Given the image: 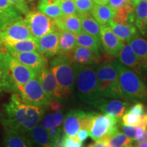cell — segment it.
<instances>
[{
	"instance_id": "9a60e30c",
	"label": "cell",
	"mask_w": 147,
	"mask_h": 147,
	"mask_svg": "<svg viewBox=\"0 0 147 147\" xmlns=\"http://www.w3.org/2000/svg\"><path fill=\"white\" fill-rule=\"evenodd\" d=\"M100 40L105 52L112 57L118 56L125 45L107 25H100Z\"/></svg>"
},
{
	"instance_id": "ac0fdd59",
	"label": "cell",
	"mask_w": 147,
	"mask_h": 147,
	"mask_svg": "<svg viewBox=\"0 0 147 147\" xmlns=\"http://www.w3.org/2000/svg\"><path fill=\"white\" fill-rule=\"evenodd\" d=\"M3 129L5 147H30V142L27 135L8 127H3Z\"/></svg>"
},
{
	"instance_id": "ffe728a7",
	"label": "cell",
	"mask_w": 147,
	"mask_h": 147,
	"mask_svg": "<svg viewBox=\"0 0 147 147\" xmlns=\"http://www.w3.org/2000/svg\"><path fill=\"white\" fill-rule=\"evenodd\" d=\"M72 63L80 65H91L98 63L100 57L87 48L76 46L69 55Z\"/></svg>"
},
{
	"instance_id": "5b68a950",
	"label": "cell",
	"mask_w": 147,
	"mask_h": 147,
	"mask_svg": "<svg viewBox=\"0 0 147 147\" xmlns=\"http://www.w3.org/2000/svg\"><path fill=\"white\" fill-rule=\"evenodd\" d=\"M101 95L110 99H123L125 97L119 86V74L113 61L105 62L95 68Z\"/></svg>"
},
{
	"instance_id": "f546056e",
	"label": "cell",
	"mask_w": 147,
	"mask_h": 147,
	"mask_svg": "<svg viewBox=\"0 0 147 147\" xmlns=\"http://www.w3.org/2000/svg\"><path fill=\"white\" fill-rule=\"evenodd\" d=\"M100 140L103 141L108 147H128L133 144V140L119 130L113 135L103 138Z\"/></svg>"
},
{
	"instance_id": "3957f363",
	"label": "cell",
	"mask_w": 147,
	"mask_h": 147,
	"mask_svg": "<svg viewBox=\"0 0 147 147\" xmlns=\"http://www.w3.org/2000/svg\"><path fill=\"white\" fill-rule=\"evenodd\" d=\"M113 63L118 71L120 89L126 100L147 99V87L138 74L123 65L119 60H114Z\"/></svg>"
},
{
	"instance_id": "f6af8a7d",
	"label": "cell",
	"mask_w": 147,
	"mask_h": 147,
	"mask_svg": "<svg viewBox=\"0 0 147 147\" xmlns=\"http://www.w3.org/2000/svg\"><path fill=\"white\" fill-rule=\"evenodd\" d=\"M109 0H94V1L97 4H101V5H104L107 4L108 3Z\"/></svg>"
},
{
	"instance_id": "6da1fadb",
	"label": "cell",
	"mask_w": 147,
	"mask_h": 147,
	"mask_svg": "<svg viewBox=\"0 0 147 147\" xmlns=\"http://www.w3.org/2000/svg\"><path fill=\"white\" fill-rule=\"evenodd\" d=\"M44 115L43 108L32 106L22 100L19 93L12 95L0 111V123L3 127L13 128L25 135L39 124Z\"/></svg>"
},
{
	"instance_id": "7bdbcfd3",
	"label": "cell",
	"mask_w": 147,
	"mask_h": 147,
	"mask_svg": "<svg viewBox=\"0 0 147 147\" xmlns=\"http://www.w3.org/2000/svg\"><path fill=\"white\" fill-rule=\"evenodd\" d=\"M10 23H12V22L0 12V31L1 29H3L6 25H8Z\"/></svg>"
},
{
	"instance_id": "603a6c76",
	"label": "cell",
	"mask_w": 147,
	"mask_h": 147,
	"mask_svg": "<svg viewBox=\"0 0 147 147\" xmlns=\"http://www.w3.org/2000/svg\"><path fill=\"white\" fill-rule=\"evenodd\" d=\"M76 47V35L59 29V55L69 56Z\"/></svg>"
},
{
	"instance_id": "e575fe53",
	"label": "cell",
	"mask_w": 147,
	"mask_h": 147,
	"mask_svg": "<svg viewBox=\"0 0 147 147\" xmlns=\"http://www.w3.org/2000/svg\"><path fill=\"white\" fill-rule=\"evenodd\" d=\"M0 12L11 22L22 18V14L9 2L8 0H0Z\"/></svg>"
},
{
	"instance_id": "60d3db41",
	"label": "cell",
	"mask_w": 147,
	"mask_h": 147,
	"mask_svg": "<svg viewBox=\"0 0 147 147\" xmlns=\"http://www.w3.org/2000/svg\"><path fill=\"white\" fill-rule=\"evenodd\" d=\"M108 2L110 3V6L111 7L115 12H117L119 9L127 4L130 2L129 0H109Z\"/></svg>"
},
{
	"instance_id": "ee69618b",
	"label": "cell",
	"mask_w": 147,
	"mask_h": 147,
	"mask_svg": "<svg viewBox=\"0 0 147 147\" xmlns=\"http://www.w3.org/2000/svg\"><path fill=\"white\" fill-rule=\"evenodd\" d=\"M88 147H108L105 143H104L102 140L96 141L95 143H92V144H89Z\"/></svg>"
},
{
	"instance_id": "f907efd6",
	"label": "cell",
	"mask_w": 147,
	"mask_h": 147,
	"mask_svg": "<svg viewBox=\"0 0 147 147\" xmlns=\"http://www.w3.org/2000/svg\"><path fill=\"white\" fill-rule=\"evenodd\" d=\"M29 1H34V0H29Z\"/></svg>"
},
{
	"instance_id": "2e32d148",
	"label": "cell",
	"mask_w": 147,
	"mask_h": 147,
	"mask_svg": "<svg viewBox=\"0 0 147 147\" xmlns=\"http://www.w3.org/2000/svg\"><path fill=\"white\" fill-rule=\"evenodd\" d=\"M10 54L18 62L31 67L39 72L43 67L47 66V61L45 57L38 51L12 53Z\"/></svg>"
},
{
	"instance_id": "681fc988",
	"label": "cell",
	"mask_w": 147,
	"mask_h": 147,
	"mask_svg": "<svg viewBox=\"0 0 147 147\" xmlns=\"http://www.w3.org/2000/svg\"><path fill=\"white\" fill-rule=\"evenodd\" d=\"M128 147H136V146H133V145H130V146H129Z\"/></svg>"
},
{
	"instance_id": "e0dca14e",
	"label": "cell",
	"mask_w": 147,
	"mask_h": 147,
	"mask_svg": "<svg viewBox=\"0 0 147 147\" xmlns=\"http://www.w3.org/2000/svg\"><path fill=\"white\" fill-rule=\"evenodd\" d=\"M117 57H119V61L123 65L136 71L138 74L142 72L144 67L129 43L124 45Z\"/></svg>"
},
{
	"instance_id": "74e56055",
	"label": "cell",
	"mask_w": 147,
	"mask_h": 147,
	"mask_svg": "<svg viewBox=\"0 0 147 147\" xmlns=\"http://www.w3.org/2000/svg\"><path fill=\"white\" fill-rule=\"evenodd\" d=\"M61 144L62 147H82V142H80L76 138V136L70 137L69 136H63L61 140Z\"/></svg>"
},
{
	"instance_id": "5bb4252c",
	"label": "cell",
	"mask_w": 147,
	"mask_h": 147,
	"mask_svg": "<svg viewBox=\"0 0 147 147\" xmlns=\"http://www.w3.org/2000/svg\"><path fill=\"white\" fill-rule=\"evenodd\" d=\"M129 106V103L119 99L110 100V98L102 97L96 103L95 107L106 115L115 117L119 121L126 113Z\"/></svg>"
},
{
	"instance_id": "9c48e42d",
	"label": "cell",
	"mask_w": 147,
	"mask_h": 147,
	"mask_svg": "<svg viewBox=\"0 0 147 147\" xmlns=\"http://www.w3.org/2000/svg\"><path fill=\"white\" fill-rule=\"evenodd\" d=\"M24 21L36 40L39 39L57 29L54 20L40 11H29Z\"/></svg>"
},
{
	"instance_id": "7c38bea8",
	"label": "cell",
	"mask_w": 147,
	"mask_h": 147,
	"mask_svg": "<svg viewBox=\"0 0 147 147\" xmlns=\"http://www.w3.org/2000/svg\"><path fill=\"white\" fill-rule=\"evenodd\" d=\"M42 89L50 100L60 102L63 99L54 75L47 67H43L38 74Z\"/></svg>"
},
{
	"instance_id": "484cf974",
	"label": "cell",
	"mask_w": 147,
	"mask_h": 147,
	"mask_svg": "<svg viewBox=\"0 0 147 147\" xmlns=\"http://www.w3.org/2000/svg\"><path fill=\"white\" fill-rule=\"evenodd\" d=\"M76 46L87 48L100 58V53L102 51L101 41L95 37L81 32L76 34Z\"/></svg>"
},
{
	"instance_id": "d4e9b609",
	"label": "cell",
	"mask_w": 147,
	"mask_h": 147,
	"mask_svg": "<svg viewBox=\"0 0 147 147\" xmlns=\"http://www.w3.org/2000/svg\"><path fill=\"white\" fill-rule=\"evenodd\" d=\"M78 16L80 19L82 30L100 40V25L91 13L80 14Z\"/></svg>"
},
{
	"instance_id": "4316f807",
	"label": "cell",
	"mask_w": 147,
	"mask_h": 147,
	"mask_svg": "<svg viewBox=\"0 0 147 147\" xmlns=\"http://www.w3.org/2000/svg\"><path fill=\"white\" fill-rule=\"evenodd\" d=\"M91 14L101 25H108L113 21L115 12L107 4H95Z\"/></svg>"
},
{
	"instance_id": "d590c367",
	"label": "cell",
	"mask_w": 147,
	"mask_h": 147,
	"mask_svg": "<svg viewBox=\"0 0 147 147\" xmlns=\"http://www.w3.org/2000/svg\"><path fill=\"white\" fill-rule=\"evenodd\" d=\"M78 14L91 13L95 3L93 0H74Z\"/></svg>"
},
{
	"instance_id": "7402d4cb",
	"label": "cell",
	"mask_w": 147,
	"mask_h": 147,
	"mask_svg": "<svg viewBox=\"0 0 147 147\" xmlns=\"http://www.w3.org/2000/svg\"><path fill=\"white\" fill-rule=\"evenodd\" d=\"M5 51L9 53L31 52L38 51L37 40L34 38H30L20 41H11L4 43Z\"/></svg>"
},
{
	"instance_id": "f35d334b",
	"label": "cell",
	"mask_w": 147,
	"mask_h": 147,
	"mask_svg": "<svg viewBox=\"0 0 147 147\" xmlns=\"http://www.w3.org/2000/svg\"><path fill=\"white\" fill-rule=\"evenodd\" d=\"M8 1L21 14H26L29 11L26 0H8Z\"/></svg>"
},
{
	"instance_id": "ab89813d",
	"label": "cell",
	"mask_w": 147,
	"mask_h": 147,
	"mask_svg": "<svg viewBox=\"0 0 147 147\" xmlns=\"http://www.w3.org/2000/svg\"><path fill=\"white\" fill-rule=\"evenodd\" d=\"M126 112L135 114L138 116H143L147 113V108L142 103L138 102L127 110Z\"/></svg>"
},
{
	"instance_id": "7dc6e473",
	"label": "cell",
	"mask_w": 147,
	"mask_h": 147,
	"mask_svg": "<svg viewBox=\"0 0 147 147\" xmlns=\"http://www.w3.org/2000/svg\"><path fill=\"white\" fill-rule=\"evenodd\" d=\"M136 147H147V142H144L137 145Z\"/></svg>"
},
{
	"instance_id": "4fadbf2b",
	"label": "cell",
	"mask_w": 147,
	"mask_h": 147,
	"mask_svg": "<svg viewBox=\"0 0 147 147\" xmlns=\"http://www.w3.org/2000/svg\"><path fill=\"white\" fill-rule=\"evenodd\" d=\"M59 29H56L45 35L37 40L38 52L46 59L52 58L59 55Z\"/></svg>"
},
{
	"instance_id": "52a82bcc",
	"label": "cell",
	"mask_w": 147,
	"mask_h": 147,
	"mask_svg": "<svg viewBox=\"0 0 147 147\" xmlns=\"http://www.w3.org/2000/svg\"><path fill=\"white\" fill-rule=\"evenodd\" d=\"M0 57L3 60L11 79L16 87L32 80L38 76V71L18 62L8 52L0 53Z\"/></svg>"
},
{
	"instance_id": "30bf717a",
	"label": "cell",
	"mask_w": 147,
	"mask_h": 147,
	"mask_svg": "<svg viewBox=\"0 0 147 147\" xmlns=\"http://www.w3.org/2000/svg\"><path fill=\"white\" fill-rule=\"evenodd\" d=\"M34 38L23 18L9 23L0 31V53H6L4 43ZM35 39V38H34Z\"/></svg>"
},
{
	"instance_id": "816d5d0a",
	"label": "cell",
	"mask_w": 147,
	"mask_h": 147,
	"mask_svg": "<svg viewBox=\"0 0 147 147\" xmlns=\"http://www.w3.org/2000/svg\"><path fill=\"white\" fill-rule=\"evenodd\" d=\"M146 26H147V18H146Z\"/></svg>"
},
{
	"instance_id": "c3c4849f",
	"label": "cell",
	"mask_w": 147,
	"mask_h": 147,
	"mask_svg": "<svg viewBox=\"0 0 147 147\" xmlns=\"http://www.w3.org/2000/svg\"><path fill=\"white\" fill-rule=\"evenodd\" d=\"M130 1H131V2L133 3L134 4V6H136V5L140 1H141V0H129Z\"/></svg>"
},
{
	"instance_id": "83f0119b",
	"label": "cell",
	"mask_w": 147,
	"mask_h": 147,
	"mask_svg": "<svg viewBox=\"0 0 147 147\" xmlns=\"http://www.w3.org/2000/svg\"><path fill=\"white\" fill-rule=\"evenodd\" d=\"M144 68H147V40L138 35L129 42Z\"/></svg>"
},
{
	"instance_id": "7a4b0ae2",
	"label": "cell",
	"mask_w": 147,
	"mask_h": 147,
	"mask_svg": "<svg viewBox=\"0 0 147 147\" xmlns=\"http://www.w3.org/2000/svg\"><path fill=\"white\" fill-rule=\"evenodd\" d=\"M77 91L82 102L95 106L102 98L95 68L93 66L75 64L74 65Z\"/></svg>"
},
{
	"instance_id": "bcb514c9",
	"label": "cell",
	"mask_w": 147,
	"mask_h": 147,
	"mask_svg": "<svg viewBox=\"0 0 147 147\" xmlns=\"http://www.w3.org/2000/svg\"><path fill=\"white\" fill-rule=\"evenodd\" d=\"M40 1L43 3H55L57 1H58V0H40Z\"/></svg>"
},
{
	"instance_id": "d6986e66",
	"label": "cell",
	"mask_w": 147,
	"mask_h": 147,
	"mask_svg": "<svg viewBox=\"0 0 147 147\" xmlns=\"http://www.w3.org/2000/svg\"><path fill=\"white\" fill-rule=\"evenodd\" d=\"M108 26L121 41L127 43L134 37L139 35L136 27L133 23H120L112 21Z\"/></svg>"
},
{
	"instance_id": "4dcf8cb0",
	"label": "cell",
	"mask_w": 147,
	"mask_h": 147,
	"mask_svg": "<svg viewBox=\"0 0 147 147\" xmlns=\"http://www.w3.org/2000/svg\"><path fill=\"white\" fill-rule=\"evenodd\" d=\"M17 91V87L11 79L3 60L0 57V94Z\"/></svg>"
},
{
	"instance_id": "f1b7e54d",
	"label": "cell",
	"mask_w": 147,
	"mask_h": 147,
	"mask_svg": "<svg viewBox=\"0 0 147 147\" xmlns=\"http://www.w3.org/2000/svg\"><path fill=\"white\" fill-rule=\"evenodd\" d=\"M33 142L38 147H54L49 134L41 125H38L29 133Z\"/></svg>"
},
{
	"instance_id": "8d00e7d4",
	"label": "cell",
	"mask_w": 147,
	"mask_h": 147,
	"mask_svg": "<svg viewBox=\"0 0 147 147\" xmlns=\"http://www.w3.org/2000/svg\"><path fill=\"white\" fill-rule=\"evenodd\" d=\"M63 15L78 14L74 0H58Z\"/></svg>"
},
{
	"instance_id": "1f68e13d",
	"label": "cell",
	"mask_w": 147,
	"mask_h": 147,
	"mask_svg": "<svg viewBox=\"0 0 147 147\" xmlns=\"http://www.w3.org/2000/svg\"><path fill=\"white\" fill-rule=\"evenodd\" d=\"M64 120V116L61 112H55V113H49L46 115L40 121L41 125L47 131L52 128L57 127L61 126Z\"/></svg>"
},
{
	"instance_id": "44dd1931",
	"label": "cell",
	"mask_w": 147,
	"mask_h": 147,
	"mask_svg": "<svg viewBox=\"0 0 147 147\" xmlns=\"http://www.w3.org/2000/svg\"><path fill=\"white\" fill-rule=\"evenodd\" d=\"M53 20L55 25L60 30L71 32L76 35L82 32L81 23L78 14L63 15Z\"/></svg>"
},
{
	"instance_id": "277c9868",
	"label": "cell",
	"mask_w": 147,
	"mask_h": 147,
	"mask_svg": "<svg viewBox=\"0 0 147 147\" xmlns=\"http://www.w3.org/2000/svg\"><path fill=\"white\" fill-rule=\"evenodd\" d=\"M70 57L59 55L50 62V70L54 75L63 98L67 99L72 92L75 84V74Z\"/></svg>"
},
{
	"instance_id": "d6a6232c",
	"label": "cell",
	"mask_w": 147,
	"mask_h": 147,
	"mask_svg": "<svg viewBox=\"0 0 147 147\" xmlns=\"http://www.w3.org/2000/svg\"><path fill=\"white\" fill-rule=\"evenodd\" d=\"M38 10L42 13L46 14L53 19H55L63 16V13L61 10L58 1L53 3H47L40 1L38 3Z\"/></svg>"
},
{
	"instance_id": "cb8c5ba5",
	"label": "cell",
	"mask_w": 147,
	"mask_h": 147,
	"mask_svg": "<svg viewBox=\"0 0 147 147\" xmlns=\"http://www.w3.org/2000/svg\"><path fill=\"white\" fill-rule=\"evenodd\" d=\"M135 26L138 29L140 32L145 35L147 32V0H141L135 6L134 12Z\"/></svg>"
},
{
	"instance_id": "8992f818",
	"label": "cell",
	"mask_w": 147,
	"mask_h": 147,
	"mask_svg": "<svg viewBox=\"0 0 147 147\" xmlns=\"http://www.w3.org/2000/svg\"><path fill=\"white\" fill-rule=\"evenodd\" d=\"M17 91L22 100L27 104L43 109L49 105L50 100L46 96L38 76L25 84L18 86Z\"/></svg>"
},
{
	"instance_id": "ba28073f",
	"label": "cell",
	"mask_w": 147,
	"mask_h": 147,
	"mask_svg": "<svg viewBox=\"0 0 147 147\" xmlns=\"http://www.w3.org/2000/svg\"><path fill=\"white\" fill-rule=\"evenodd\" d=\"M119 119L113 116L94 113L88 130L89 136L96 142L103 138L113 135L119 130Z\"/></svg>"
},
{
	"instance_id": "836d02e7",
	"label": "cell",
	"mask_w": 147,
	"mask_h": 147,
	"mask_svg": "<svg viewBox=\"0 0 147 147\" xmlns=\"http://www.w3.org/2000/svg\"><path fill=\"white\" fill-rule=\"evenodd\" d=\"M146 127L142 125H126L120 123L119 124V129H121L122 133L131 138L132 140H134L142 136L146 130Z\"/></svg>"
},
{
	"instance_id": "b9f144b4",
	"label": "cell",
	"mask_w": 147,
	"mask_h": 147,
	"mask_svg": "<svg viewBox=\"0 0 147 147\" xmlns=\"http://www.w3.org/2000/svg\"><path fill=\"white\" fill-rule=\"evenodd\" d=\"M76 136L78 141L83 142L84 140H86L87 139L88 136H89V132H88L87 130L82 129H80L78 131Z\"/></svg>"
},
{
	"instance_id": "8fae6325",
	"label": "cell",
	"mask_w": 147,
	"mask_h": 147,
	"mask_svg": "<svg viewBox=\"0 0 147 147\" xmlns=\"http://www.w3.org/2000/svg\"><path fill=\"white\" fill-rule=\"evenodd\" d=\"M94 113L80 110H71L63 120V131L70 137H75L80 129L89 130Z\"/></svg>"
}]
</instances>
